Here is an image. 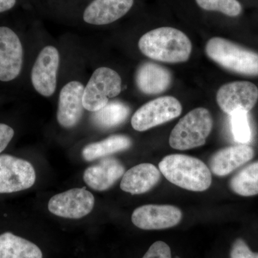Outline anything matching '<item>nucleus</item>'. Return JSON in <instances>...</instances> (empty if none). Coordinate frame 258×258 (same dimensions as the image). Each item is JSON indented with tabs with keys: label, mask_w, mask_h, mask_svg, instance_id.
<instances>
[{
	"label": "nucleus",
	"mask_w": 258,
	"mask_h": 258,
	"mask_svg": "<svg viewBox=\"0 0 258 258\" xmlns=\"http://www.w3.org/2000/svg\"><path fill=\"white\" fill-rule=\"evenodd\" d=\"M139 47L149 58L172 63L187 60L192 49L184 32L167 27L144 34L139 40Z\"/></svg>",
	"instance_id": "f257e3e1"
},
{
	"label": "nucleus",
	"mask_w": 258,
	"mask_h": 258,
	"mask_svg": "<svg viewBox=\"0 0 258 258\" xmlns=\"http://www.w3.org/2000/svg\"><path fill=\"white\" fill-rule=\"evenodd\" d=\"M159 170L171 183L193 191H206L212 184V173L200 159L185 155L170 154L159 162Z\"/></svg>",
	"instance_id": "f03ea898"
},
{
	"label": "nucleus",
	"mask_w": 258,
	"mask_h": 258,
	"mask_svg": "<svg viewBox=\"0 0 258 258\" xmlns=\"http://www.w3.org/2000/svg\"><path fill=\"white\" fill-rule=\"evenodd\" d=\"M208 57L225 69L246 75L258 76V54L221 37L210 39L206 45Z\"/></svg>",
	"instance_id": "7ed1b4c3"
},
{
	"label": "nucleus",
	"mask_w": 258,
	"mask_h": 258,
	"mask_svg": "<svg viewBox=\"0 0 258 258\" xmlns=\"http://www.w3.org/2000/svg\"><path fill=\"white\" fill-rule=\"evenodd\" d=\"M213 120L210 111L198 108L180 119L169 137V144L177 150H187L203 146L211 133Z\"/></svg>",
	"instance_id": "20e7f679"
},
{
	"label": "nucleus",
	"mask_w": 258,
	"mask_h": 258,
	"mask_svg": "<svg viewBox=\"0 0 258 258\" xmlns=\"http://www.w3.org/2000/svg\"><path fill=\"white\" fill-rule=\"evenodd\" d=\"M121 79L109 68L101 67L94 71L83 93V104L88 111L97 112L104 108L108 99L120 94Z\"/></svg>",
	"instance_id": "39448f33"
},
{
	"label": "nucleus",
	"mask_w": 258,
	"mask_h": 258,
	"mask_svg": "<svg viewBox=\"0 0 258 258\" xmlns=\"http://www.w3.org/2000/svg\"><path fill=\"white\" fill-rule=\"evenodd\" d=\"M182 107L172 96H164L148 102L139 108L132 119L134 129L145 132L179 116Z\"/></svg>",
	"instance_id": "423d86ee"
},
{
	"label": "nucleus",
	"mask_w": 258,
	"mask_h": 258,
	"mask_svg": "<svg viewBox=\"0 0 258 258\" xmlns=\"http://www.w3.org/2000/svg\"><path fill=\"white\" fill-rule=\"evenodd\" d=\"M35 180L31 163L8 154L0 156V194L28 189L35 184Z\"/></svg>",
	"instance_id": "0eeeda50"
},
{
	"label": "nucleus",
	"mask_w": 258,
	"mask_h": 258,
	"mask_svg": "<svg viewBox=\"0 0 258 258\" xmlns=\"http://www.w3.org/2000/svg\"><path fill=\"white\" fill-rule=\"evenodd\" d=\"M94 205V196L83 187L55 195L51 198L47 208L56 216L78 220L91 213Z\"/></svg>",
	"instance_id": "6e6552de"
},
{
	"label": "nucleus",
	"mask_w": 258,
	"mask_h": 258,
	"mask_svg": "<svg viewBox=\"0 0 258 258\" xmlns=\"http://www.w3.org/2000/svg\"><path fill=\"white\" fill-rule=\"evenodd\" d=\"M258 88L247 81H235L224 85L217 93L219 106L228 115L237 111L248 113L257 103Z\"/></svg>",
	"instance_id": "1a4fd4ad"
},
{
	"label": "nucleus",
	"mask_w": 258,
	"mask_h": 258,
	"mask_svg": "<svg viewBox=\"0 0 258 258\" xmlns=\"http://www.w3.org/2000/svg\"><path fill=\"white\" fill-rule=\"evenodd\" d=\"M60 64V54L55 47H44L33 64L31 72L32 86L42 96L53 95L57 86V71Z\"/></svg>",
	"instance_id": "9d476101"
},
{
	"label": "nucleus",
	"mask_w": 258,
	"mask_h": 258,
	"mask_svg": "<svg viewBox=\"0 0 258 258\" xmlns=\"http://www.w3.org/2000/svg\"><path fill=\"white\" fill-rule=\"evenodd\" d=\"M23 57V47L18 35L8 27H0V81L10 82L18 77Z\"/></svg>",
	"instance_id": "9b49d317"
},
{
	"label": "nucleus",
	"mask_w": 258,
	"mask_h": 258,
	"mask_svg": "<svg viewBox=\"0 0 258 258\" xmlns=\"http://www.w3.org/2000/svg\"><path fill=\"white\" fill-rule=\"evenodd\" d=\"M182 218L179 208L172 205H147L134 210L132 221L145 230H164L177 225Z\"/></svg>",
	"instance_id": "f8f14e48"
},
{
	"label": "nucleus",
	"mask_w": 258,
	"mask_h": 258,
	"mask_svg": "<svg viewBox=\"0 0 258 258\" xmlns=\"http://www.w3.org/2000/svg\"><path fill=\"white\" fill-rule=\"evenodd\" d=\"M84 86L79 81H71L62 88L59 96L57 120L61 126L74 128L82 118Z\"/></svg>",
	"instance_id": "ddd939ff"
},
{
	"label": "nucleus",
	"mask_w": 258,
	"mask_h": 258,
	"mask_svg": "<svg viewBox=\"0 0 258 258\" xmlns=\"http://www.w3.org/2000/svg\"><path fill=\"white\" fill-rule=\"evenodd\" d=\"M124 173V166L119 160L115 158H103L95 165L86 169L83 174V180L95 191H106L111 188Z\"/></svg>",
	"instance_id": "4468645a"
},
{
	"label": "nucleus",
	"mask_w": 258,
	"mask_h": 258,
	"mask_svg": "<svg viewBox=\"0 0 258 258\" xmlns=\"http://www.w3.org/2000/svg\"><path fill=\"white\" fill-rule=\"evenodd\" d=\"M254 155V149L247 144L224 148L212 155L210 171L217 176L227 175L250 161Z\"/></svg>",
	"instance_id": "2eb2a0df"
},
{
	"label": "nucleus",
	"mask_w": 258,
	"mask_h": 258,
	"mask_svg": "<svg viewBox=\"0 0 258 258\" xmlns=\"http://www.w3.org/2000/svg\"><path fill=\"white\" fill-rule=\"evenodd\" d=\"M134 0H93L83 13L86 23L104 25L122 18L132 8Z\"/></svg>",
	"instance_id": "dca6fc26"
},
{
	"label": "nucleus",
	"mask_w": 258,
	"mask_h": 258,
	"mask_svg": "<svg viewBox=\"0 0 258 258\" xmlns=\"http://www.w3.org/2000/svg\"><path fill=\"white\" fill-rule=\"evenodd\" d=\"M161 171L154 164L144 163L131 168L122 176L120 187L132 195H142L159 183Z\"/></svg>",
	"instance_id": "f3484780"
},
{
	"label": "nucleus",
	"mask_w": 258,
	"mask_h": 258,
	"mask_svg": "<svg viewBox=\"0 0 258 258\" xmlns=\"http://www.w3.org/2000/svg\"><path fill=\"white\" fill-rule=\"evenodd\" d=\"M171 74L159 64L147 62L140 66L137 74V84L145 94H159L169 88Z\"/></svg>",
	"instance_id": "a211bd4d"
},
{
	"label": "nucleus",
	"mask_w": 258,
	"mask_h": 258,
	"mask_svg": "<svg viewBox=\"0 0 258 258\" xmlns=\"http://www.w3.org/2000/svg\"><path fill=\"white\" fill-rule=\"evenodd\" d=\"M0 258H42L36 244L11 232L0 235Z\"/></svg>",
	"instance_id": "6ab92c4d"
},
{
	"label": "nucleus",
	"mask_w": 258,
	"mask_h": 258,
	"mask_svg": "<svg viewBox=\"0 0 258 258\" xmlns=\"http://www.w3.org/2000/svg\"><path fill=\"white\" fill-rule=\"evenodd\" d=\"M132 144V140L126 136H111L101 142L88 144L83 149L82 156L86 161L96 160L114 153L126 150Z\"/></svg>",
	"instance_id": "aec40b11"
},
{
	"label": "nucleus",
	"mask_w": 258,
	"mask_h": 258,
	"mask_svg": "<svg viewBox=\"0 0 258 258\" xmlns=\"http://www.w3.org/2000/svg\"><path fill=\"white\" fill-rule=\"evenodd\" d=\"M234 192L242 197L258 195V161L245 166L230 180Z\"/></svg>",
	"instance_id": "412c9836"
},
{
	"label": "nucleus",
	"mask_w": 258,
	"mask_h": 258,
	"mask_svg": "<svg viewBox=\"0 0 258 258\" xmlns=\"http://www.w3.org/2000/svg\"><path fill=\"white\" fill-rule=\"evenodd\" d=\"M130 109L121 102L108 103L100 111L95 112L93 122L103 128H111L121 124L128 118Z\"/></svg>",
	"instance_id": "4be33fe9"
},
{
	"label": "nucleus",
	"mask_w": 258,
	"mask_h": 258,
	"mask_svg": "<svg viewBox=\"0 0 258 258\" xmlns=\"http://www.w3.org/2000/svg\"><path fill=\"white\" fill-rule=\"evenodd\" d=\"M230 116L232 134L236 142L242 144L249 143L251 140L252 134L247 113L237 111Z\"/></svg>",
	"instance_id": "5701e85b"
},
{
	"label": "nucleus",
	"mask_w": 258,
	"mask_h": 258,
	"mask_svg": "<svg viewBox=\"0 0 258 258\" xmlns=\"http://www.w3.org/2000/svg\"><path fill=\"white\" fill-rule=\"evenodd\" d=\"M200 8L211 11L221 12L228 16L240 14L242 7L237 0H196Z\"/></svg>",
	"instance_id": "b1692460"
},
{
	"label": "nucleus",
	"mask_w": 258,
	"mask_h": 258,
	"mask_svg": "<svg viewBox=\"0 0 258 258\" xmlns=\"http://www.w3.org/2000/svg\"><path fill=\"white\" fill-rule=\"evenodd\" d=\"M142 258H171L170 247L163 241L153 243Z\"/></svg>",
	"instance_id": "393cba45"
},
{
	"label": "nucleus",
	"mask_w": 258,
	"mask_h": 258,
	"mask_svg": "<svg viewBox=\"0 0 258 258\" xmlns=\"http://www.w3.org/2000/svg\"><path fill=\"white\" fill-rule=\"evenodd\" d=\"M231 258H258V252L250 250L247 244L242 239H237L232 244Z\"/></svg>",
	"instance_id": "a878e982"
},
{
	"label": "nucleus",
	"mask_w": 258,
	"mask_h": 258,
	"mask_svg": "<svg viewBox=\"0 0 258 258\" xmlns=\"http://www.w3.org/2000/svg\"><path fill=\"white\" fill-rule=\"evenodd\" d=\"M14 135V129L11 126L5 123H0V153L6 149Z\"/></svg>",
	"instance_id": "bb28decb"
},
{
	"label": "nucleus",
	"mask_w": 258,
	"mask_h": 258,
	"mask_svg": "<svg viewBox=\"0 0 258 258\" xmlns=\"http://www.w3.org/2000/svg\"><path fill=\"white\" fill-rule=\"evenodd\" d=\"M16 4V0H0V13L11 10Z\"/></svg>",
	"instance_id": "cd10ccee"
}]
</instances>
